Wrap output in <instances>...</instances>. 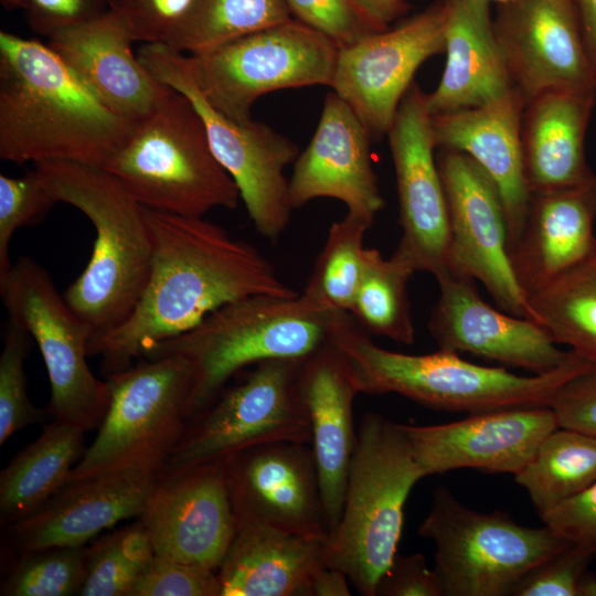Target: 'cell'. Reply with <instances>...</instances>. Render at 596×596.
Returning <instances> with one entry per match:
<instances>
[{
  "label": "cell",
  "mask_w": 596,
  "mask_h": 596,
  "mask_svg": "<svg viewBox=\"0 0 596 596\" xmlns=\"http://www.w3.org/2000/svg\"><path fill=\"white\" fill-rule=\"evenodd\" d=\"M152 258L147 285L128 319L88 342L104 377L195 327L220 307L251 295L295 296L251 243L220 225L145 206Z\"/></svg>",
  "instance_id": "6da1fadb"
},
{
  "label": "cell",
  "mask_w": 596,
  "mask_h": 596,
  "mask_svg": "<svg viewBox=\"0 0 596 596\" xmlns=\"http://www.w3.org/2000/svg\"><path fill=\"white\" fill-rule=\"evenodd\" d=\"M136 121L114 113L49 46L0 32V158L105 168Z\"/></svg>",
  "instance_id": "7a4b0ae2"
},
{
  "label": "cell",
  "mask_w": 596,
  "mask_h": 596,
  "mask_svg": "<svg viewBox=\"0 0 596 596\" xmlns=\"http://www.w3.org/2000/svg\"><path fill=\"white\" fill-rule=\"evenodd\" d=\"M34 169L56 203L73 205L95 228L88 264L63 297L92 329L91 339L103 336L128 319L148 281L152 245L145 206L104 168L46 160Z\"/></svg>",
  "instance_id": "3957f363"
},
{
  "label": "cell",
  "mask_w": 596,
  "mask_h": 596,
  "mask_svg": "<svg viewBox=\"0 0 596 596\" xmlns=\"http://www.w3.org/2000/svg\"><path fill=\"white\" fill-rule=\"evenodd\" d=\"M329 341L344 355L360 393H395L429 408L468 414L551 406L564 383L594 364L573 352L557 369L524 376L441 349L394 352L377 345L347 311L334 322Z\"/></svg>",
  "instance_id": "277c9868"
},
{
  "label": "cell",
  "mask_w": 596,
  "mask_h": 596,
  "mask_svg": "<svg viewBox=\"0 0 596 596\" xmlns=\"http://www.w3.org/2000/svg\"><path fill=\"white\" fill-rule=\"evenodd\" d=\"M342 312L318 308L301 294L251 295L220 307L143 358L178 355L188 361L193 373L190 421L242 369L268 359L306 358L320 349Z\"/></svg>",
  "instance_id": "5b68a950"
},
{
  "label": "cell",
  "mask_w": 596,
  "mask_h": 596,
  "mask_svg": "<svg viewBox=\"0 0 596 596\" xmlns=\"http://www.w3.org/2000/svg\"><path fill=\"white\" fill-rule=\"evenodd\" d=\"M422 478L401 424L366 413L356 432L341 518L324 556L326 565L343 571L360 595L375 596L397 554L406 500Z\"/></svg>",
  "instance_id": "8992f818"
},
{
  "label": "cell",
  "mask_w": 596,
  "mask_h": 596,
  "mask_svg": "<svg viewBox=\"0 0 596 596\" xmlns=\"http://www.w3.org/2000/svg\"><path fill=\"white\" fill-rule=\"evenodd\" d=\"M146 207L203 217L233 210L240 192L215 158L204 123L191 100L171 88L105 168Z\"/></svg>",
  "instance_id": "52a82bcc"
},
{
  "label": "cell",
  "mask_w": 596,
  "mask_h": 596,
  "mask_svg": "<svg viewBox=\"0 0 596 596\" xmlns=\"http://www.w3.org/2000/svg\"><path fill=\"white\" fill-rule=\"evenodd\" d=\"M434 542V571L444 596H508L519 581L572 542L544 524L524 526L509 513L479 512L445 487L418 528Z\"/></svg>",
  "instance_id": "ba28073f"
},
{
  "label": "cell",
  "mask_w": 596,
  "mask_h": 596,
  "mask_svg": "<svg viewBox=\"0 0 596 596\" xmlns=\"http://www.w3.org/2000/svg\"><path fill=\"white\" fill-rule=\"evenodd\" d=\"M106 380L110 401L93 443L70 479L161 469L189 421L193 373L178 355L142 358Z\"/></svg>",
  "instance_id": "9c48e42d"
},
{
  "label": "cell",
  "mask_w": 596,
  "mask_h": 596,
  "mask_svg": "<svg viewBox=\"0 0 596 596\" xmlns=\"http://www.w3.org/2000/svg\"><path fill=\"white\" fill-rule=\"evenodd\" d=\"M0 295L9 321L31 336L42 354L51 387L50 416L84 432L97 429L109 406L110 387L87 364L92 329L30 256H20L0 276Z\"/></svg>",
  "instance_id": "30bf717a"
},
{
  "label": "cell",
  "mask_w": 596,
  "mask_h": 596,
  "mask_svg": "<svg viewBox=\"0 0 596 596\" xmlns=\"http://www.w3.org/2000/svg\"><path fill=\"white\" fill-rule=\"evenodd\" d=\"M338 50L322 34L290 19L202 53L183 54V63L214 109L246 123L260 96L285 88L330 86Z\"/></svg>",
  "instance_id": "8fae6325"
},
{
  "label": "cell",
  "mask_w": 596,
  "mask_h": 596,
  "mask_svg": "<svg viewBox=\"0 0 596 596\" xmlns=\"http://www.w3.org/2000/svg\"><path fill=\"white\" fill-rule=\"evenodd\" d=\"M138 57L155 78L191 100L211 149L234 180L255 228L269 241L278 240L292 211L285 169L299 156L297 145L264 123H237L214 109L191 79L183 53L163 44H145Z\"/></svg>",
  "instance_id": "7c38bea8"
},
{
  "label": "cell",
  "mask_w": 596,
  "mask_h": 596,
  "mask_svg": "<svg viewBox=\"0 0 596 596\" xmlns=\"http://www.w3.org/2000/svg\"><path fill=\"white\" fill-rule=\"evenodd\" d=\"M304 360H264L242 382L224 387L188 422L164 466L223 460L266 443L310 444V423L300 386Z\"/></svg>",
  "instance_id": "4fadbf2b"
},
{
  "label": "cell",
  "mask_w": 596,
  "mask_h": 596,
  "mask_svg": "<svg viewBox=\"0 0 596 596\" xmlns=\"http://www.w3.org/2000/svg\"><path fill=\"white\" fill-rule=\"evenodd\" d=\"M437 164L448 209V270L480 281L504 312L531 319L513 269L505 209L496 183L459 151L440 149Z\"/></svg>",
  "instance_id": "5bb4252c"
},
{
  "label": "cell",
  "mask_w": 596,
  "mask_h": 596,
  "mask_svg": "<svg viewBox=\"0 0 596 596\" xmlns=\"http://www.w3.org/2000/svg\"><path fill=\"white\" fill-rule=\"evenodd\" d=\"M446 23L447 7L440 0L394 28L338 50L330 87L372 139L387 134L418 67L445 52Z\"/></svg>",
  "instance_id": "9a60e30c"
},
{
  "label": "cell",
  "mask_w": 596,
  "mask_h": 596,
  "mask_svg": "<svg viewBox=\"0 0 596 596\" xmlns=\"http://www.w3.org/2000/svg\"><path fill=\"white\" fill-rule=\"evenodd\" d=\"M395 169L402 235L392 257L414 273L448 270L449 220L435 157L427 93L413 83L386 134Z\"/></svg>",
  "instance_id": "2e32d148"
},
{
  "label": "cell",
  "mask_w": 596,
  "mask_h": 596,
  "mask_svg": "<svg viewBox=\"0 0 596 596\" xmlns=\"http://www.w3.org/2000/svg\"><path fill=\"white\" fill-rule=\"evenodd\" d=\"M138 519L156 555L216 572L236 533L224 461L163 466Z\"/></svg>",
  "instance_id": "e0dca14e"
},
{
  "label": "cell",
  "mask_w": 596,
  "mask_h": 596,
  "mask_svg": "<svg viewBox=\"0 0 596 596\" xmlns=\"http://www.w3.org/2000/svg\"><path fill=\"white\" fill-rule=\"evenodd\" d=\"M223 461L236 528L265 526L329 538L310 444H260Z\"/></svg>",
  "instance_id": "ac0fdd59"
},
{
  "label": "cell",
  "mask_w": 596,
  "mask_h": 596,
  "mask_svg": "<svg viewBox=\"0 0 596 596\" xmlns=\"http://www.w3.org/2000/svg\"><path fill=\"white\" fill-rule=\"evenodd\" d=\"M514 87L525 100L553 89L596 91L573 0H515L493 22Z\"/></svg>",
  "instance_id": "d6986e66"
},
{
  "label": "cell",
  "mask_w": 596,
  "mask_h": 596,
  "mask_svg": "<svg viewBox=\"0 0 596 596\" xmlns=\"http://www.w3.org/2000/svg\"><path fill=\"white\" fill-rule=\"evenodd\" d=\"M436 280L439 292L428 330L439 349L468 352L534 374L555 370L573 355V351L560 349L535 321L488 305L472 277L447 270Z\"/></svg>",
  "instance_id": "ffe728a7"
},
{
  "label": "cell",
  "mask_w": 596,
  "mask_h": 596,
  "mask_svg": "<svg viewBox=\"0 0 596 596\" xmlns=\"http://www.w3.org/2000/svg\"><path fill=\"white\" fill-rule=\"evenodd\" d=\"M424 476L470 468L517 475L558 427L551 406L469 414L437 425L401 424Z\"/></svg>",
  "instance_id": "44dd1931"
},
{
  "label": "cell",
  "mask_w": 596,
  "mask_h": 596,
  "mask_svg": "<svg viewBox=\"0 0 596 596\" xmlns=\"http://www.w3.org/2000/svg\"><path fill=\"white\" fill-rule=\"evenodd\" d=\"M160 469H129L68 480L26 518L6 526L19 555L81 546L118 522L139 517Z\"/></svg>",
  "instance_id": "7402d4cb"
},
{
  "label": "cell",
  "mask_w": 596,
  "mask_h": 596,
  "mask_svg": "<svg viewBox=\"0 0 596 596\" xmlns=\"http://www.w3.org/2000/svg\"><path fill=\"white\" fill-rule=\"evenodd\" d=\"M371 140L353 109L333 91L328 93L317 129L294 162L292 210L331 198L343 202L349 213L374 222L384 200L372 168Z\"/></svg>",
  "instance_id": "603a6c76"
},
{
  "label": "cell",
  "mask_w": 596,
  "mask_h": 596,
  "mask_svg": "<svg viewBox=\"0 0 596 596\" xmlns=\"http://www.w3.org/2000/svg\"><path fill=\"white\" fill-rule=\"evenodd\" d=\"M525 104L514 87L486 105L432 115L437 149L469 156L496 183L505 209L510 254L522 232L531 199L521 141Z\"/></svg>",
  "instance_id": "cb8c5ba5"
},
{
  "label": "cell",
  "mask_w": 596,
  "mask_h": 596,
  "mask_svg": "<svg viewBox=\"0 0 596 596\" xmlns=\"http://www.w3.org/2000/svg\"><path fill=\"white\" fill-rule=\"evenodd\" d=\"M49 46L114 113L137 121L150 114L171 87L155 78L131 50L132 39L107 11L47 38Z\"/></svg>",
  "instance_id": "d4e9b609"
},
{
  "label": "cell",
  "mask_w": 596,
  "mask_h": 596,
  "mask_svg": "<svg viewBox=\"0 0 596 596\" xmlns=\"http://www.w3.org/2000/svg\"><path fill=\"white\" fill-rule=\"evenodd\" d=\"M300 386L329 534L344 503L350 464L356 445L353 402L360 393L351 369L330 341L304 360Z\"/></svg>",
  "instance_id": "484cf974"
},
{
  "label": "cell",
  "mask_w": 596,
  "mask_h": 596,
  "mask_svg": "<svg viewBox=\"0 0 596 596\" xmlns=\"http://www.w3.org/2000/svg\"><path fill=\"white\" fill-rule=\"evenodd\" d=\"M596 175L571 188L531 194L522 232L511 249L526 298L576 264L596 240Z\"/></svg>",
  "instance_id": "4316f807"
},
{
  "label": "cell",
  "mask_w": 596,
  "mask_h": 596,
  "mask_svg": "<svg viewBox=\"0 0 596 596\" xmlns=\"http://www.w3.org/2000/svg\"><path fill=\"white\" fill-rule=\"evenodd\" d=\"M446 63L437 87L427 93L432 115L486 105L514 88L485 0H445Z\"/></svg>",
  "instance_id": "83f0119b"
},
{
  "label": "cell",
  "mask_w": 596,
  "mask_h": 596,
  "mask_svg": "<svg viewBox=\"0 0 596 596\" xmlns=\"http://www.w3.org/2000/svg\"><path fill=\"white\" fill-rule=\"evenodd\" d=\"M595 105L596 91L553 89L526 102L521 141L531 194L576 187L596 175L585 155Z\"/></svg>",
  "instance_id": "f1b7e54d"
},
{
  "label": "cell",
  "mask_w": 596,
  "mask_h": 596,
  "mask_svg": "<svg viewBox=\"0 0 596 596\" xmlns=\"http://www.w3.org/2000/svg\"><path fill=\"white\" fill-rule=\"evenodd\" d=\"M328 538L238 526L216 571L221 596H308Z\"/></svg>",
  "instance_id": "f546056e"
},
{
  "label": "cell",
  "mask_w": 596,
  "mask_h": 596,
  "mask_svg": "<svg viewBox=\"0 0 596 596\" xmlns=\"http://www.w3.org/2000/svg\"><path fill=\"white\" fill-rule=\"evenodd\" d=\"M83 429L53 419L0 472V523L8 526L35 510L70 479L86 449Z\"/></svg>",
  "instance_id": "4dcf8cb0"
},
{
  "label": "cell",
  "mask_w": 596,
  "mask_h": 596,
  "mask_svg": "<svg viewBox=\"0 0 596 596\" xmlns=\"http://www.w3.org/2000/svg\"><path fill=\"white\" fill-rule=\"evenodd\" d=\"M531 319L596 364V240L589 252L529 297Z\"/></svg>",
  "instance_id": "1f68e13d"
},
{
  "label": "cell",
  "mask_w": 596,
  "mask_h": 596,
  "mask_svg": "<svg viewBox=\"0 0 596 596\" xmlns=\"http://www.w3.org/2000/svg\"><path fill=\"white\" fill-rule=\"evenodd\" d=\"M514 479L542 518L596 481V438L557 427Z\"/></svg>",
  "instance_id": "d6a6232c"
},
{
  "label": "cell",
  "mask_w": 596,
  "mask_h": 596,
  "mask_svg": "<svg viewBox=\"0 0 596 596\" xmlns=\"http://www.w3.org/2000/svg\"><path fill=\"white\" fill-rule=\"evenodd\" d=\"M414 272L376 248H365L364 268L350 313L371 336L412 344L415 328L407 284Z\"/></svg>",
  "instance_id": "836d02e7"
},
{
  "label": "cell",
  "mask_w": 596,
  "mask_h": 596,
  "mask_svg": "<svg viewBox=\"0 0 596 596\" xmlns=\"http://www.w3.org/2000/svg\"><path fill=\"white\" fill-rule=\"evenodd\" d=\"M373 222L347 212L328 232L301 296L324 310L350 312L364 268V235Z\"/></svg>",
  "instance_id": "e575fe53"
},
{
  "label": "cell",
  "mask_w": 596,
  "mask_h": 596,
  "mask_svg": "<svg viewBox=\"0 0 596 596\" xmlns=\"http://www.w3.org/2000/svg\"><path fill=\"white\" fill-rule=\"evenodd\" d=\"M290 19L285 0H195L168 46L198 54Z\"/></svg>",
  "instance_id": "d590c367"
},
{
  "label": "cell",
  "mask_w": 596,
  "mask_h": 596,
  "mask_svg": "<svg viewBox=\"0 0 596 596\" xmlns=\"http://www.w3.org/2000/svg\"><path fill=\"white\" fill-rule=\"evenodd\" d=\"M153 556L152 543L139 519L98 538L88 544L79 596H130Z\"/></svg>",
  "instance_id": "8d00e7d4"
},
{
  "label": "cell",
  "mask_w": 596,
  "mask_h": 596,
  "mask_svg": "<svg viewBox=\"0 0 596 596\" xmlns=\"http://www.w3.org/2000/svg\"><path fill=\"white\" fill-rule=\"evenodd\" d=\"M88 544L55 546L19 555L1 583V596L79 595Z\"/></svg>",
  "instance_id": "74e56055"
},
{
  "label": "cell",
  "mask_w": 596,
  "mask_h": 596,
  "mask_svg": "<svg viewBox=\"0 0 596 596\" xmlns=\"http://www.w3.org/2000/svg\"><path fill=\"white\" fill-rule=\"evenodd\" d=\"M29 334L9 321L0 355V445L29 425L44 423L47 409L35 407L26 393L24 361Z\"/></svg>",
  "instance_id": "f35d334b"
},
{
  "label": "cell",
  "mask_w": 596,
  "mask_h": 596,
  "mask_svg": "<svg viewBox=\"0 0 596 596\" xmlns=\"http://www.w3.org/2000/svg\"><path fill=\"white\" fill-rule=\"evenodd\" d=\"M55 204L35 169L20 178L0 174V276L12 265L9 247L17 230L40 223Z\"/></svg>",
  "instance_id": "ab89813d"
},
{
  "label": "cell",
  "mask_w": 596,
  "mask_h": 596,
  "mask_svg": "<svg viewBox=\"0 0 596 596\" xmlns=\"http://www.w3.org/2000/svg\"><path fill=\"white\" fill-rule=\"evenodd\" d=\"M195 0H110L111 11L134 42L168 45Z\"/></svg>",
  "instance_id": "60d3db41"
},
{
  "label": "cell",
  "mask_w": 596,
  "mask_h": 596,
  "mask_svg": "<svg viewBox=\"0 0 596 596\" xmlns=\"http://www.w3.org/2000/svg\"><path fill=\"white\" fill-rule=\"evenodd\" d=\"M291 18L329 39L338 49L376 32L353 0H285Z\"/></svg>",
  "instance_id": "b9f144b4"
},
{
  "label": "cell",
  "mask_w": 596,
  "mask_h": 596,
  "mask_svg": "<svg viewBox=\"0 0 596 596\" xmlns=\"http://www.w3.org/2000/svg\"><path fill=\"white\" fill-rule=\"evenodd\" d=\"M130 596H221L216 572L156 555Z\"/></svg>",
  "instance_id": "7bdbcfd3"
},
{
  "label": "cell",
  "mask_w": 596,
  "mask_h": 596,
  "mask_svg": "<svg viewBox=\"0 0 596 596\" xmlns=\"http://www.w3.org/2000/svg\"><path fill=\"white\" fill-rule=\"evenodd\" d=\"M593 558L585 549L571 544L530 570L519 581L512 596H579Z\"/></svg>",
  "instance_id": "ee69618b"
},
{
  "label": "cell",
  "mask_w": 596,
  "mask_h": 596,
  "mask_svg": "<svg viewBox=\"0 0 596 596\" xmlns=\"http://www.w3.org/2000/svg\"><path fill=\"white\" fill-rule=\"evenodd\" d=\"M8 9L22 10L35 33L52 34L93 20L109 10L110 0H1Z\"/></svg>",
  "instance_id": "f6af8a7d"
},
{
  "label": "cell",
  "mask_w": 596,
  "mask_h": 596,
  "mask_svg": "<svg viewBox=\"0 0 596 596\" xmlns=\"http://www.w3.org/2000/svg\"><path fill=\"white\" fill-rule=\"evenodd\" d=\"M551 407L558 427L596 438V364L564 383Z\"/></svg>",
  "instance_id": "bcb514c9"
},
{
  "label": "cell",
  "mask_w": 596,
  "mask_h": 596,
  "mask_svg": "<svg viewBox=\"0 0 596 596\" xmlns=\"http://www.w3.org/2000/svg\"><path fill=\"white\" fill-rule=\"evenodd\" d=\"M541 519L554 532L596 558V481Z\"/></svg>",
  "instance_id": "7dc6e473"
},
{
  "label": "cell",
  "mask_w": 596,
  "mask_h": 596,
  "mask_svg": "<svg viewBox=\"0 0 596 596\" xmlns=\"http://www.w3.org/2000/svg\"><path fill=\"white\" fill-rule=\"evenodd\" d=\"M375 596H444L439 579L421 553L396 554L380 577Z\"/></svg>",
  "instance_id": "c3c4849f"
},
{
  "label": "cell",
  "mask_w": 596,
  "mask_h": 596,
  "mask_svg": "<svg viewBox=\"0 0 596 596\" xmlns=\"http://www.w3.org/2000/svg\"><path fill=\"white\" fill-rule=\"evenodd\" d=\"M371 24L382 31L407 9L404 0H353Z\"/></svg>",
  "instance_id": "681fc988"
},
{
  "label": "cell",
  "mask_w": 596,
  "mask_h": 596,
  "mask_svg": "<svg viewBox=\"0 0 596 596\" xmlns=\"http://www.w3.org/2000/svg\"><path fill=\"white\" fill-rule=\"evenodd\" d=\"M350 584L343 571L323 565L313 575L308 596H349L351 595Z\"/></svg>",
  "instance_id": "f907efd6"
},
{
  "label": "cell",
  "mask_w": 596,
  "mask_h": 596,
  "mask_svg": "<svg viewBox=\"0 0 596 596\" xmlns=\"http://www.w3.org/2000/svg\"><path fill=\"white\" fill-rule=\"evenodd\" d=\"M588 60L596 78V0H573Z\"/></svg>",
  "instance_id": "816d5d0a"
},
{
  "label": "cell",
  "mask_w": 596,
  "mask_h": 596,
  "mask_svg": "<svg viewBox=\"0 0 596 596\" xmlns=\"http://www.w3.org/2000/svg\"><path fill=\"white\" fill-rule=\"evenodd\" d=\"M579 596H596V576L589 572L582 582Z\"/></svg>",
  "instance_id": "f5cc1de1"
},
{
  "label": "cell",
  "mask_w": 596,
  "mask_h": 596,
  "mask_svg": "<svg viewBox=\"0 0 596 596\" xmlns=\"http://www.w3.org/2000/svg\"><path fill=\"white\" fill-rule=\"evenodd\" d=\"M485 1H488V2L496 1L499 4H503V3H509V2H512V1H515V0H485Z\"/></svg>",
  "instance_id": "db71d44e"
}]
</instances>
